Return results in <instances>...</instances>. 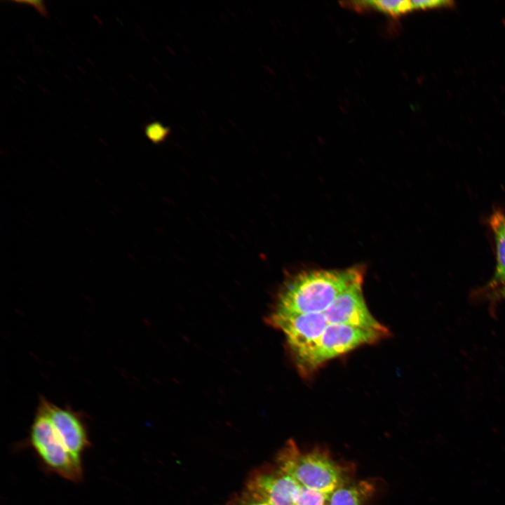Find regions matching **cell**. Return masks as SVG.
<instances>
[{"mask_svg": "<svg viewBox=\"0 0 505 505\" xmlns=\"http://www.w3.org/2000/svg\"><path fill=\"white\" fill-rule=\"evenodd\" d=\"M364 275L362 266L301 271L281 288L274 309L298 314L321 313L344 291L363 283Z\"/></svg>", "mask_w": 505, "mask_h": 505, "instance_id": "cell-1", "label": "cell"}, {"mask_svg": "<svg viewBox=\"0 0 505 505\" xmlns=\"http://www.w3.org/2000/svg\"><path fill=\"white\" fill-rule=\"evenodd\" d=\"M389 334L388 329L328 324L321 337L311 347L293 358L299 370L303 375H307L326 361L362 345L375 343Z\"/></svg>", "mask_w": 505, "mask_h": 505, "instance_id": "cell-2", "label": "cell"}, {"mask_svg": "<svg viewBox=\"0 0 505 505\" xmlns=\"http://www.w3.org/2000/svg\"><path fill=\"white\" fill-rule=\"evenodd\" d=\"M276 464L307 488L331 494L341 487L343 471L325 452H302L290 441L278 455Z\"/></svg>", "mask_w": 505, "mask_h": 505, "instance_id": "cell-3", "label": "cell"}, {"mask_svg": "<svg viewBox=\"0 0 505 505\" xmlns=\"http://www.w3.org/2000/svg\"><path fill=\"white\" fill-rule=\"evenodd\" d=\"M30 441L41 459L52 471L72 481L82 478L81 459L67 450L39 405L31 426Z\"/></svg>", "mask_w": 505, "mask_h": 505, "instance_id": "cell-4", "label": "cell"}, {"mask_svg": "<svg viewBox=\"0 0 505 505\" xmlns=\"http://www.w3.org/2000/svg\"><path fill=\"white\" fill-rule=\"evenodd\" d=\"M267 321L284 333L292 357L311 347L329 324L322 312L298 314L275 309Z\"/></svg>", "mask_w": 505, "mask_h": 505, "instance_id": "cell-5", "label": "cell"}, {"mask_svg": "<svg viewBox=\"0 0 505 505\" xmlns=\"http://www.w3.org/2000/svg\"><path fill=\"white\" fill-rule=\"evenodd\" d=\"M363 283L353 285L339 295L322 313L329 324H344L357 327L385 330L371 314L366 305Z\"/></svg>", "mask_w": 505, "mask_h": 505, "instance_id": "cell-6", "label": "cell"}, {"mask_svg": "<svg viewBox=\"0 0 505 505\" xmlns=\"http://www.w3.org/2000/svg\"><path fill=\"white\" fill-rule=\"evenodd\" d=\"M46 412L67 450L77 459L89 445L85 422L79 412L66 406L60 407L44 397L39 405Z\"/></svg>", "mask_w": 505, "mask_h": 505, "instance_id": "cell-7", "label": "cell"}, {"mask_svg": "<svg viewBox=\"0 0 505 505\" xmlns=\"http://www.w3.org/2000/svg\"><path fill=\"white\" fill-rule=\"evenodd\" d=\"M489 222L496 243L497 265L492 278L485 287L487 292L500 287L505 276V213L494 212Z\"/></svg>", "mask_w": 505, "mask_h": 505, "instance_id": "cell-8", "label": "cell"}, {"mask_svg": "<svg viewBox=\"0 0 505 505\" xmlns=\"http://www.w3.org/2000/svg\"><path fill=\"white\" fill-rule=\"evenodd\" d=\"M370 486L365 483L349 487H339L334 490L330 497V505H362Z\"/></svg>", "mask_w": 505, "mask_h": 505, "instance_id": "cell-9", "label": "cell"}, {"mask_svg": "<svg viewBox=\"0 0 505 505\" xmlns=\"http://www.w3.org/2000/svg\"><path fill=\"white\" fill-rule=\"evenodd\" d=\"M351 3L354 4L352 6L354 8H371L392 16H398L414 10L412 1L406 0L361 1Z\"/></svg>", "mask_w": 505, "mask_h": 505, "instance_id": "cell-10", "label": "cell"}, {"mask_svg": "<svg viewBox=\"0 0 505 505\" xmlns=\"http://www.w3.org/2000/svg\"><path fill=\"white\" fill-rule=\"evenodd\" d=\"M329 494L301 485L295 496L294 504L295 505H324L330 497Z\"/></svg>", "mask_w": 505, "mask_h": 505, "instance_id": "cell-11", "label": "cell"}, {"mask_svg": "<svg viewBox=\"0 0 505 505\" xmlns=\"http://www.w3.org/2000/svg\"><path fill=\"white\" fill-rule=\"evenodd\" d=\"M169 132L168 128L158 121L149 123L144 128L146 136L154 143L163 142L169 135Z\"/></svg>", "mask_w": 505, "mask_h": 505, "instance_id": "cell-12", "label": "cell"}, {"mask_svg": "<svg viewBox=\"0 0 505 505\" xmlns=\"http://www.w3.org/2000/svg\"><path fill=\"white\" fill-rule=\"evenodd\" d=\"M414 10L428 9L438 7L448 6L452 4L450 1L442 0H427V1H412Z\"/></svg>", "mask_w": 505, "mask_h": 505, "instance_id": "cell-13", "label": "cell"}, {"mask_svg": "<svg viewBox=\"0 0 505 505\" xmlns=\"http://www.w3.org/2000/svg\"><path fill=\"white\" fill-rule=\"evenodd\" d=\"M487 292V297L492 300L505 299V285Z\"/></svg>", "mask_w": 505, "mask_h": 505, "instance_id": "cell-14", "label": "cell"}, {"mask_svg": "<svg viewBox=\"0 0 505 505\" xmlns=\"http://www.w3.org/2000/svg\"><path fill=\"white\" fill-rule=\"evenodd\" d=\"M504 285H505V276H504V278H503V280H502V283H501V286ZM501 286H500V287H501Z\"/></svg>", "mask_w": 505, "mask_h": 505, "instance_id": "cell-15", "label": "cell"}]
</instances>
